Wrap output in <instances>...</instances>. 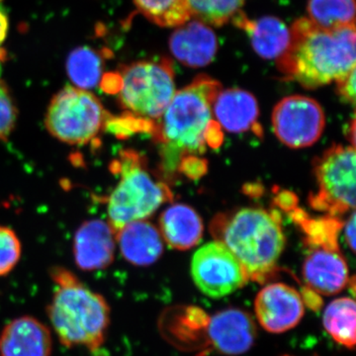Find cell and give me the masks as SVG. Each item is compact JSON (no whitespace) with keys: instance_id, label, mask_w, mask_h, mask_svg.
Returning a JSON list of instances; mask_svg holds the SVG:
<instances>
[{"instance_id":"obj_1","label":"cell","mask_w":356,"mask_h":356,"mask_svg":"<svg viewBox=\"0 0 356 356\" xmlns=\"http://www.w3.org/2000/svg\"><path fill=\"white\" fill-rule=\"evenodd\" d=\"M290 33L287 50L276 60L287 79L314 89L337 83L355 69V27L327 30L300 18Z\"/></svg>"},{"instance_id":"obj_2","label":"cell","mask_w":356,"mask_h":356,"mask_svg":"<svg viewBox=\"0 0 356 356\" xmlns=\"http://www.w3.org/2000/svg\"><path fill=\"white\" fill-rule=\"evenodd\" d=\"M50 274L57 288L47 314L58 341L70 348L83 346L90 351L99 350L110 325L108 302L67 268L55 267Z\"/></svg>"},{"instance_id":"obj_3","label":"cell","mask_w":356,"mask_h":356,"mask_svg":"<svg viewBox=\"0 0 356 356\" xmlns=\"http://www.w3.org/2000/svg\"><path fill=\"white\" fill-rule=\"evenodd\" d=\"M221 90V83L216 79L196 77L175 92L152 133L166 149L182 154H201L207 145L219 146L221 127L214 120L212 106Z\"/></svg>"},{"instance_id":"obj_4","label":"cell","mask_w":356,"mask_h":356,"mask_svg":"<svg viewBox=\"0 0 356 356\" xmlns=\"http://www.w3.org/2000/svg\"><path fill=\"white\" fill-rule=\"evenodd\" d=\"M221 238L240 262L248 280L259 283L274 273L285 245L278 213L259 208L238 211L224 225Z\"/></svg>"},{"instance_id":"obj_5","label":"cell","mask_w":356,"mask_h":356,"mask_svg":"<svg viewBox=\"0 0 356 356\" xmlns=\"http://www.w3.org/2000/svg\"><path fill=\"white\" fill-rule=\"evenodd\" d=\"M118 184L107 199L108 222L115 235L126 225L142 221L163 204L172 200L170 189L147 172L144 159L133 149H124L111 165Z\"/></svg>"},{"instance_id":"obj_6","label":"cell","mask_w":356,"mask_h":356,"mask_svg":"<svg viewBox=\"0 0 356 356\" xmlns=\"http://www.w3.org/2000/svg\"><path fill=\"white\" fill-rule=\"evenodd\" d=\"M118 74L116 95L122 108L128 116L154 127L177 92L172 62L140 60L121 67Z\"/></svg>"},{"instance_id":"obj_7","label":"cell","mask_w":356,"mask_h":356,"mask_svg":"<svg viewBox=\"0 0 356 356\" xmlns=\"http://www.w3.org/2000/svg\"><path fill=\"white\" fill-rule=\"evenodd\" d=\"M110 114L92 92L67 86L54 96L47 111L46 127L56 139L83 146L106 127Z\"/></svg>"},{"instance_id":"obj_8","label":"cell","mask_w":356,"mask_h":356,"mask_svg":"<svg viewBox=\"0 0 356 356\" xmlns=\"http://www.w3.org/2000/svg\"><path fill=\"white\" fill-rule=\"evenodd\" d=\"M315 172L318 191L310 198L314 209L332 218L355 211V147H332L318 159Z\"/></svg>"},{"instance_id":"obj_9","label":"cell","mask_w":356,"mask_h":356,"mask_svg":"<svg viewBox=\"0 0 356 356\" xmlns=\"http://www.w3.org/2000/svg\"><path fill=\"white\" fill-rule=\"evenodd\" d=\"M191 275L203 294L222 298L247 284V274L221 241L206 243L193 255Z\"/></svg>"},{"instance_id":"obj_10","label":"cell","mask_w":356,"mask_h":356,"mask_svg":"<svg viewBox=\"0 0 356 356\" xmlns=\"http://www.w3.org/2000/svg\"><path fill=\"white\" fill-rule=\"evenodd\" d=\"M273 125L276 137L285 146L291 149L310 147L324 131V110L307 96H288L274 107Z\"/></svg>"},{"instance_id":"obj_11","label":"cell","mask_w":356,"mask_h":356,"mask_svg":"<svg viewBox=\"0 0 356 356\" xmlns=\"http://www.w3.org/2000/svg\"><path fill=\"white\" fill-rule=\"evenodd\" d=\"M254 311L259 325L266 332L282 334L301 322L305 303L295 288L284 283H273L257 294Z\"/></svg>"},{"instance_id":"obj_12","label":"cell","mask_w":356,"mask_h":356,"mask_svg":"<svg viewBox=\"0 0 356 356\" xmlns=\"http://www.w3.org/2000/svg\"><path fill=\"white\" fill-rule=\"evenodd\" d=\"M306 288L318 295L331 296L350 284V270L339 248L316 247L302 267Z\"/></svg>"},{"instance_id":"obj_13","label":"cell","mask_w":356,"mask_h":356,"mask_svg":"<svg viewBox=\"0 0 356 356\" xmlns=\"http://www.w3.org/2000/svg\"><path fill=\"white\" fill-rule=\"evenodd\" d=\"M116 235L108 222L100 219L84 222L72 243L74 261L83 271L102 270L114 261Z\"/></svg>"},{"instance_id":"obj_14","label":"cell","mask_w":356,"mask_h":356,"mask_svg":"<svg viewBox=\"0 0 356 356\" xmlns=\"http://www.w3.org/2000/svg\"><path fill=\"white\" fill-rule=\"evenodd\" d=\"M208 337L213 346L222 355H240L254 346L257 327L247 312L227 309L211 318Z\"/></svg>"},{"instance_id":"obj_15","label":"cell","mask_w":356,"mask_h":356,"mask_svg":"<svg viewBox=\"0 0 356 356\" xmlns=\"http://www.w3.org/2000/svg\"><path fill=\"white\" fill-rule=\"evenodd\" d=\"M51 351L50 329L38 318H14L0 334V356H51Z\"/></svg>"},{"instance_id":"obj_16","label":"cell","mask_w":356,"mask_h":356,"mask_svg":"<svg viewBox=\"0 0 356 356\" xmlns=\"http://www.w3.org/2000/svg\"><path fill=\"white\" fill-rule=\"evenodd\" d=\"M172 55L181 64L191 67L209 65L218 50L216 35L201 21L189 19L177 26L170 39Z\"/></svg>"},{"instance_id":"obj_17","label":"cell","mask_w":356,"mask_h":356,"mask_svg":"<svg viewBox=\"0 0 356 356\" xmlns=\"http://www.w3.org/2000/svg\"><path fill=\"white\" fill-rule=\"evenodd\" d=\"M212 112L220 127L236 134L254 130L259 109L252 93L240 88H229L218 93Z\"/></svg>"},{"instance_id":"obj_18","label":"cell","mask_w":356,"mask_h":356,"mask_svg":"<svg viewBox=\"0 0 356 356\" xmlns=\"http://www.w3.org/2000/svg\"><path fill=\"white\" fill-rule=\"evenodd\" d=\"M116 243L124 259L137 266H151L163 252L161 232L145 220L123 227L116 234Z\"/></svg>"},{"instance_id":"obj_19","label":"cell","mask_w":356,"mask_h":356,"mask_svg":"<svg viewBox=\"0 0 356 356\" xmlns=\"http://www.w3.org/2000/svg\"><path fill=\"white\" fill-rule=\"evenodd\" d=\"M233 20L248 33L255 53L261 58L277 60L287 50L291 33L280 18L266 16L252 20L240 13Z\"/></svg>"},{"instance_id":"obj_20","label":"cell","mask_w":356,"mask_h":356,"mask_svg":"<svg viewBox=\"0 0 356 356\" xmlns=\"http://www.w3.org/2000/svg\"><path fill=\"white\" fill-rule=\"evenodd\" d=\"M161 235L172 248L186 250L195 247L203 235L202 220L193 208L175 204L159 218Z\"/></svg>"},{"instance_id":"obj_21","label":"cell","mask_w":356,"mask_h":356,"mask_svg":"<svg viewBox=\"0 0 356 356\" xmlns=\"http://www.w3.org/2000/svg\"><path fill=\"white\" fill-rule=\"evenodd\" d=\"M355 302L350 297L332 301L325 308L323 323L334 341L353 350L355 346Z\"/></svg>"},{"instance_id":"obj_22","label":"cell","mask_w":356,"mask_h":356,"mask_svg":"<svg viewBox=\"0 0 356 356\" xmlns=\"http://www.w3.org/2000/svg\"><path fill=\"white\" fill-rule=\"evenodd\" d=\"M103 56L89 47H81L70 54L67 60V76L77 88H95L103 76Z\"/></svg>"},{"instance_id":"obj_23","label":"cell","mask_w":356,"mask_h":356,"mask_svg":"<svg viewBox=\"0 0 356 356\" xmlns=\"http://www.w3.org/2000/svg\"><path fill=\"white\" fill-rule=\"evenodd\" d=\"M309 19L327 30L355 27V0H309Z\"/></svg>"},{"instance_id":"obj_24","label":"cell","mask_w":356,"mask_h":356,"mask_svg":"<svg viewBox=\"0 0 356 356\" xmlns=\"http://www.w3.org/2000/svg\"><path fill=\"white\" fill-rule=\"evenodd\" d=\"M145 17L161 27H177L191 19L187 0H134Z\"/></svg>"},{"instance_id":"obj_25","label":"cell","mask_w":356,"mask_h":356,"mask_svg":"<svg viewBox=\"0 0 356 356\" xmlns=\"http://www.w3.org/2000/svg\"><path fill=\"white\" fill-rule=\"evenodd\" d=\"M245 0H187L191 18L220 27L241 13Z\"/></svg>"},{"instance_id":"obj_26","label":"cell","mask_w":356,"mask_h":356,"mask_svg":"<svg viewBox=\"0 0 356 356\" xmlns=\"http://www.w3.org/2000/svg\"><path fill=\"white\" fill-rule=\"evenodd\" d=\"M21 257V243L15 232L0 226V277L6 276L17 266Z\"/></svg>"},{"instance_id":"obj_27","label":"cell","mask_w":356,"mask_h":356,"mask_svg":"<svg viewBox=\"0 0 356 356\" xmlns=\"http://www.w3.org/2000/svg\"><path fill=\"white\" fill-rule=\"evenodd\" d=\"M4 56L6 55H2L0 51V64ZM17 108L10 91L1 79V67H0V140H6L13 133L17 121Z\"/></svg>"},{"instance_id":"obj_28","label":"cell","mask_w":356,"mask_h":356,"mask_svg":"<svg viewBox=\"0 0 356 356\" xmlns=\"http://www.w3.org/2000/svg\"><path fill=\"white\" fill-rule=\"evenodd\" d=\"M337 92L343 99L351 104L355 103V69L337 81Z\"/></svg>"},{"instance_id":"obj_29","label":"cell","mask_w":356,"mask_h":356,"mask_svg":"<svg viewBox=\"0 0 356 356\" xmlns=\"http://www.w3.org/2000/svg\"><path fill=\"white\" fill-rule=\"evenodd\" d=\"M344 236H346V242L350 245L351 252H355V213L351 212L350 219L346 222L344 226Z\"/></svg>"},{"instance_id":"obj_30","label":"cell","mask_w":356,"mask_h":356,"mask_svg":"<svg viewBox=\"0 0 356 356\" xmlns=\"http://www.w3.org/2000/svg\"><path fill=\"white\" fill-rule=\"evenodd\" d=\"M8 27V16L4 7L0 4V46L6 41Z\"/></svg>"}]
</instances>
